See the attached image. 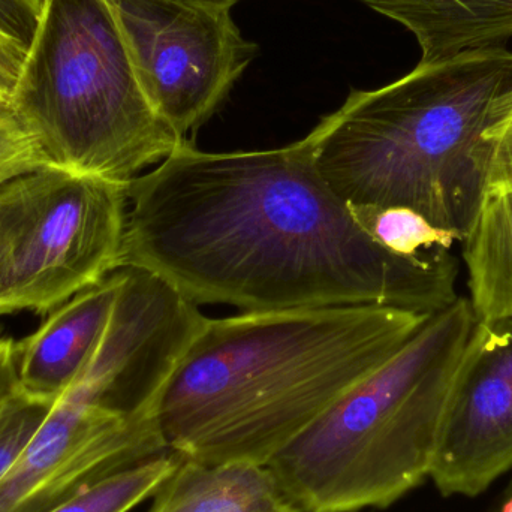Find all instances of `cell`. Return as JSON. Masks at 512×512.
<instances>
[{
  "label": "cell",
  "instance_id": "obj_21",
  "mask_svg": "<svg viewBox=\"0 0 512 512\" xmlns=\"http://www.w3.org/2000/svg\"><path fill=\"white\" fill-rule=\"evenodd\" d=\"M182 2L195 3V5L209 6V8L233 9L240 0H182Z\"/></svg>",
  "mask_w": 512,
  "mask_h": 512
},
{
  "label": "cell",
  "instance_id": "obj_16",
  "mask_svg": "<svg viewBox=\"0 0 512 512\" xmlns=\"http://www.w3.org/2000/svg\"><path fill=\"white\" fill-rule=\"evenodd\" d=\"M53 405L18 388L0 405V483L15 468Z\"/></svg>",
  "mask_w": 512,
  "mask_h": 512
},
{
  "label": "cell",
  "instance_id": "obj_2",
  "mask_svg": "<svg viewBox=\"0 0 512 512\" xmlns=\"http://www.w3.org/2000/svg\"><path fill=\"white\" fill-rule=\"evenodd\" d=\"M430 316L351 304L206 318L156 403L165 447L268 465Z\"/></svg>",
  "mask_w": 512,
  "mask_h": 512
},
{
  "label": "cell",
  "instance_id": "obj_5",
  "mask_svg": "<svg viewBox=\"0 0 512 512\" xmlns=\"http://www.w3.org/2000/svg\"><path fill=\"white\" fill-rule=\"evenodd\" d=\"M9 102L48 165L123 186L188 141L150 104L107 0H44Z\"/></svg>",
  "mask_w": 512,
  "mask_h": 512
},
{
  "label": "cell",
  "instance_id": "obj_18",
  "mask_svg": "<svg viewBox=\"0 0 512 512\" xmlns=\"http://www.w3.org/2000/svg\"><path fill=\"white\" fill-rule=\"evenodd\" d=\"M48 165L38 141L12 108L0 101V186Z\"/></svg>",
  "mask_w": 512,
  "mask_h": 512
},
{
  "label": "cell",
  "instance_id": "obj_17",
  "mask_svg": "<svg viewBox=\"0 0 512 512\" xmlns=\"http://www.w3.org/2000/svg\"><path fill=\"white\" fill-rule=\"evenodd\" d=\"M484 195L512 191V93L504 99L475 150Z\"/></svg>",
  "mask_w": 512,
  "mask_h": 512
},
{
  "label": "cell",
  "instance_id": "obj_4",
  "mask_svg": "<svg viewBox=\"0 0 512 512\" xmlns=\"http://www.w3.org/2000/svg\"><path fill=\"white\" fill-rule=\"evenodd\" d=\"M475 325L457 298L268 462L298 511L384 510L429 480Z\"/></svg>",
  "mask_w": 512,
  "mask_h": 512
},
{
  "label": "cell",
  "instance_id": "obj_11",
  "mask_svg": "<svg viewBox=\"0 0 512 512\" xmlns=\"http://www.w3.org/2000/svg\"><path fill=\"white\" fill-rule=\"evenodd\" d=\"M149 512H300L267 465L182 457Z\"/></svg>",
  "mask_w": 512,
  "mask_h": 512
},
{
  "label": "cell",
  "instance_id": "obj_10",
  "mask_svg": "<svg viewBox=\"0 0 512 512\" xmlns=\"http://www.w3.org/2000/svg\"><path fill=\"white\" fill-rule=\"evenodd\" d=\"M402 24L417 39L420 63L505 48L512 38V0H358Z\"/></svg>",
  "mask_w": 512,
  "mask_h": 512
},
{
  "label": "cell",
  "instance_id": "obj_7",
  "mask_svg": "<svg viewBox=\"0 0 512 512\" xmlns=\"http://www.w3.org/2000/svg\"><path fill=\"white\" fill-rule=\"evenodd\" d=\"M150 104L186 138L213 116L254 60L231 9L182 0H107Z\"/></svg>",
  "mask_w": 512,
  "mask_h": 512
},
{
  "label": "cell",
  "instance_id": "obj_6",
  "mask_svg": "<svg viewBox=\"0 0 512 512\" xmlns=\"http://www.w3.org/2000/svg\"><path fill=\"white\" fill-rule=\"evenodd\" d=\"M126 188L53 165L0 186V315H48L119 270Z\"/></svg>",
  "mask_w": 512,
  "mask_h": 512
},
{
  "label": "cell",
  "instance_id": "obj_3",
  "mask_svg": "<svg viewBox=\"0 0 512 512\" xmlns=\"http://www.w3.org/2000/svg\"><path fill=\"white\" fill-rule=\"evenodd\" d=\"M510 93L511 51H471L352 90L306 138L349 206L405 207L462 242L484 197L475 150Z\"/></svg>",
  "mask_w": 512,
  "mask_h": 512
},
{
  "label": "cell",
  "instance_id": "obj_20",
  "mask_svg": "<svg viewBox=\"0 0 512 512\" xmlns=\"http://www.w3.org/2000/svg\"><path fill=\"white\" fill-rule=\"evenodd\" d=\"M486 512H512V477Z\"/></svg>",
  "mask_w": 512,
  "mask_h": 512
},
{
  "label": "cell",
  "instance_id": "obj_15",
  "mask_svg": "<svg viewBox=\"0 0 512 512\" xmlns=\"http://www.w3.org/2000/svg\"><path fill=\"white\" fill-rule=\"evenodd\" d=\"M44 0H0V101H11Z\"/></svg>",
  "mask_w": 512,
  "mask_h": 512
},
{
  "label": "cell",
  "instance_id": "obj_9",
  "mask_svg": "<svg viewBox=\"0 0 512 512\" xmlns=\"http://www.w3.org/2000/svg\"><path fill=\"white\" fill-rule=\"evenodd\" d=\"M123 282L125 268H119L48 313L35 333L17 342L21 393L56 402L80 378L107 333Z\"/></svg>",
  "mask_w": 512,
  "mask_h": 512
},
{
  "label": "cell",
  "instance_id": "obj_19",
  "mask_svg": "<svg viewBox=\"0 0 512 512\" xmlns=\"http://www.w3.org/2000/svg\"><path fill=\"white\" fill-rule=\"evenodd\" d=\"M17 388V343L0 339V405Z\"/></svg>",
  "mask_w": 512,
  "mask_h": 512
},
{
  "label": "cell",
  "instance_id": "obj_14",
  "mask_svg": "<svg viewBox=\"0 0 512 512\" xmlns=\"http://www.w3.org/2000/svg\"><path fill=\"white\" fill-rule=\"evenodd\" d=\"M361 227L384 248L411 258H427L453 251L456 234L430 224L405 207H351Z\"/></svg>",
  "mask_w": 512,
  "mask_h": 512
},
{
  "label": "cell",
  "instance_id": "obj_12",
  "mask_svg": "<svg viewBox=\"0 0 512 512\" xmlns=\"http://www.w3.org/2000/svg\"><path fill=\"white\" fill-rule=\"evenodd\" d=\"M462 254L478 324L512 319V191L484 195Z\"/></svg>",
  "mask_w": 512,
  "mask_h": 512
},
{
  "label": "cell",
  "instance_id": "obj_13",
  "mask_svg": "<svg viewBox=\"0 0 512 512\" xmlns=\"http://www.w3.org/2000/svg\"><path fill=\"white\" fill-rule=\"evenodd\" d=\"M182 462V456L165 451L120 469L68 501L45 512H128L138 504L155 496L159 487Z\"/></svg>",
  "mask_w": 512,
  "mask_h": 512
},
{
  "label": "cell",
  "instance_id": "obj_1",
  "mask_svg": "<svg viewBox=\"0 0 512 512\" xmlns=\"http://www.w3.org/2000/svg\"><path fill=\"white\" fill-rule=\"evenodd\" d=\"M126 194L120 268L149 271L197 306L435 315L459 298L453 252L411 258L379 245L319 173L306 137L233 153L186 141Z\"/></svg>",
  "mask_w": 512,
  "mask_h": 512
},
{
  "label": "cell",
  "instance_id": "obj_8",
  "mask_svg": "<svg viewBox=\"0 0 512 512\" xmlns=\"http://www.w3.org/2000/svg\"><path fill=\"white\" fill-rule=\"evenodd\" d=\"M512 472V319L475 325L439 433L429 480L477 498Z\"/></svg>",
  "mask_w": 512,
  "mask_h": 512
}]
</instances>
